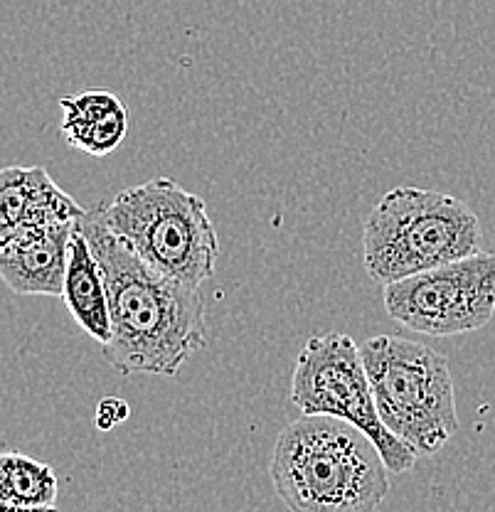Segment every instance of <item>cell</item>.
<instances>
[{
    "label": "cell",
    "mask_w": 495,
    "mask_h": 512,
    "mask_svg": "<svg viewBox=\"0 0 495 512\" xmlns=\"http://www.w3.org/2000/svg\"><path fill=\"white\" fill-rule=\"evenodd\" d=\"M392 320L434 338L473 333L495 316V254L476 252L382 286Z\"/></svg>",
    "instance_id": "cell-7"
},
{
    "label": "cell",
    "mask_w": 495,
    "mask_h": 512,
    "mask_svg": "<svg viewBox=\"0 0 495 512\" xmlns=\"http://www.w3.org/2000/svg\"><path fill=\"white\" fill-rule=\"evenodd\" d=\"M363 365L377 412L392 434L417 451L434 456L459 431L449 360L429 345L397 335L365 340Z\"/></svg>",
    "instance_id": "cell-5"
},
{
    "label": "cell",
    "mask_w": 495,
    "mask_h": 512,
    "mask_svg": "<svg viewBox=\"0 0 495 512\" xmlns=\"http://www.w3.org/2000/svg\"><path fill=\"white\" fill-rule=\"evenodd\" d=\"M271 483L294 512H372L390 490V468L360 429L328 414H301L279 434Z\"/></svg>",
    "instance_id": "cell-2"
},
{
    "label": "cell",
    "mask_w": 495,
    "mask_h": 512,
    "mask_svg": "<svg viewBox=\"0 0 495 512\" xmlns=\"http://www.w3.org/2000/svg\"><path fill=\"white\" fill-rule=\"evenodd\" d=\"M481 220L454 195L395 188L363 222V264L375 284H392L481 252Z\"/></svg>",
    "instance_id": "cell-3"
},
{
    "label": "cell",
    "mask_w": 495,
    "mask_h": 512,
    "mask_svg": "<svg viewBox=\"0 0 495 512\" xmlns=\"http://www.w3.org/2000/svg\"><path fill=\"white\" fill-rule=\"evenodd\" d=\"M62 301H65L69 316L77 320V325L89 338H94L101 345L109 343L111 313L104 271H101L97 254L92 252L87 234L79 229V224L74 227L72 242H69Z\"/></svg>",
    "instance_id": "cell-11"
},
{
    "label": "cell",
    "mask_w": 495,
    "mask_h": 512,
    "mask_svg": "<svg viewBox=\"0 0 495 512\" xmlns=\"http://www.w3.org/2000/svg\"><path fill=\"white\" fill-rule=\"evenodd\" d=\"M57 490L52 466L20 451L0 453V512L52 510Z\"/></svg>",
    "instance_id": "cell-12"
},
{
    "label": "cell",
    "mask_w": 495,
    "mask_h": 512,
    "mask_svg": "<svg viewBox=\"0 0 495 512\" xmlns=\"http://www.w3.org/2000/svg\"><path fill=\"white\" fill-rule=\"evenodd\" d=\"M291 402L301 414L338 416L363 431L390 473H407L417 463V451L392 434L377 412L363 355L350 335H313L303 345L291 380Z\"/></svg>",
    "instance_id": "cell-6"
},
{
    "label": "cell",
    "mask_w": 495,
    "mask_h": 512,
    "mask_svg": "<svg viewBox=\"0 0 495 512\" xmlns=\"http://www.w3.org/2000/svg\"><path fill=\"white\" fill-rule=\"evenodd\" d=\"M62 136L87 156L104 158L124 143L129 133V109L114 92L89 89L60 99Z\"/></svg>",
    "instance_id": "cell-10"
},
{
    "label": "cell",
    "mask_w": 495,
    "mask_h": 512,
    "mask_svg": "<svg viewBox=\"0 0 495 512\" xmlns=\"http://www.w3.org/2000/svg\"><path fill=\"white\" fill-rule=\"evenodd\" d=\"M106 227L170 279L202 286L215 274L220 239L207 202L170 178H153L97 202Z\"/></svg>",
    "instance_id": "cell-4"
},
{
    "label": "cell",
    "mask_w": 495,
    "mask_h": 512,
    "mask_svg": "<svg viewBox=\"0 0 495 512\" xmlns=\"http://www.w3.org/2000/svg\"><path fill=\"white\" fill-rule=\"evenodd\" d=\"M129 414H131L129 402H124V399L119 397H106L101 399L97 407V426L101 431H109L114 429V426H119L121 421L129 419Z\"/></svg>",
    "instance_id": "cell-13"
},
{
    "label": "cell",
    "mask_w": 495,
    "mask_h": 512,
    "mask_svg": "<svg viewBox=\"0 0 495 512\" xmlns=\"http://www.w3.org/2000/svg\"><path fill=\"white\" fill-rule=\"evenodd\" d=\"M77 222L23 227L0 244V279L20 296L62 298L69 242Z\"/></svg>",
    "instance_id": "cell-8"
},
{
    "label": "cell",
    "mask_w": 495,
    "mask_h": 512,
    "mask_svg": "<svg viewBox=\"0 0 495 512\" xmlns=\"http://www.w3.org/2000/svg\"><path fill=\"white\" fill-rule=\"evenodd\" d=\"M77 224L104 271L111 313L106 365L121 375L175 377L207 345L200 286L180 284L146 264L106 227L97 205L84 210Z\"/></svg>",
    "instance_id": "cell-1"
},
{
    "label": "cell",
    "mask_w": 495,
    "mask_h": 512,
    "mask_svg": "<svg viewBox=\"0 0 495 512\" xmlns=\"http://www.w3.org/2000/svg\"><path fill=\"white\" fill-rule=\"evenodd\" d=\"M82 215L84 207L40 165H10L0 170V244L23 227L77 222Z\"/></svg>",
    "instance_id": "cell-9"
}]
</instances>
